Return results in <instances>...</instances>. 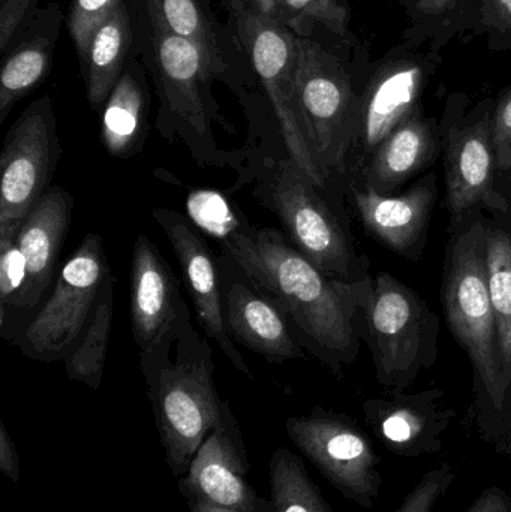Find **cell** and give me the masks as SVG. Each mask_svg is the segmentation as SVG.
I'll list each match as a JSON object with an SVG mask.
<instances>
[{"label": "cell", "instance_id": "1", "mask_svg": "<svg viewBox=\"0 0 511 512\" xmlns=\"http://www.w3.org/2000/svg\"><path fill=\"white\" fill-rule=\"evenodd\" d=\"M224 249L240 271L290 315L335 372L356 361L362 339L360 312L371 277L329 276L272 228H248Z\"/></svg>", "mask_w": 511, "mask_h": 512}, {"label": "cell", "instance_id": "2", "mask_svg": "<svg viewBox=\"0 0 511 512\" xmlns=\"http://www.w3.org/2000/svg\"><path fill=\"white\" fill-rule=\"evenodd\" d=\"M444 261V316L476 376L477 432L503 456L511 406L501 379L497 324L489 292L486 222L471 215L453 224Z\"/></svg>", "mask_w": 511, "mask_h": 512}, {"label": "cell", "instance_id": "3", "mask_svg": "<svg viewBox=\"0 0 511 512\" xmlns=\"http://www.w3.org/2000/svg\"><path fill=\"white\" fill-rule=\"evenodd\" d=\"M134 54L155 84L156 128L168 140L179 137L194 155H216L212 123L228 128L212 93L216 75L197 47L177 35L159 0H129Z\"/></svg>", "mask_w": 511, "mask_h": 512}, {"label": "cell", "instance_id": "4", "mask_svg": "<svg viewBox=\"0 0 511 512\" xmlns=\"http://www.w3.org/2000/svg\"><path fill=\"white\" fill-rule=\"evenodd\" d=\"M153 417L174 477H185L204 439L221 423L209 340L188 319L171 348L141 360Z\"/></svg>", "mask_w": 511, "mask_h": 512}, {"label": "cell", "instance_id": "5", "mask_svg": "<svg viewBox=\"0 0 511 512\" xmlns=\"http://www.w3.org/2000/svg\"><path fill=\"white\" fill-rule=\"evenodd\" d=\"M360 331L378 382L390 394L407 391L437 363L440 318L414 289L386 271L369 279Z\"/></svg>", "mask_w": 511, "mask_h": 512}, {"label": "cell", "instance_id": "6", "mask_svg": "<svg viewBox=\"0 0 511 512\" xmlns=\"http://www.w3.org/2000/svg\"><path fill=\"white\" fill-rule=\"evenodd\" d=\"M495 99L473 102L465 93H450L440 122L444 155L446 203L453 224L480 209L509 219L511 206L504 194L492 140Z\"/></svg>", "mask_w": 511, "mask_h": 512}, {"label": "cell", "instance_id": "7", "mask_svg": "<svg viewBox=\"0 0 511 512\" xmlns=\"http://www.w3.org/2000/svg\"><path fill=\"white\" fill-rule=\"evenodd\" d=\"M333 36H297V90L315 153L327 179L348 171L360 87Z\"/></svg>", "mask_w": 511, "mask_h": 512}, {"label": "cell", "instance_id": "8", "mask_svg": "<svg viewBox=\"0 0 511 512\" xmlns=\"http://www.w3.org/2000/svg\"><path fill=\"white\" fill-rule=\"evenodd\" d=\"M230 27L242 44L258 83L272 104L287 147L294 162L318 188L329 183L300 107L297 90V36L281 21L252 9L228 12Z\"/></svg>", "mask_w": 511, "mask_h": 512}, {"label": "cell", "instance_id": "9", "mask_svg": "<svg viewBox=\"0 0 511 512\" xmlns=\"http://www.w3.org/2000/svg\"><path fill=\"white\" fill-rule=\"evenodd\" d=\"M110 262L99 234L89 233L63 264L53 292L27 325L17 345L32 360H65L92 318Z\"/></svg>", "mask_w": 511, "mask_h": 512}, {"label": "cell", "instance_id": "10", "mask_svg": "<svg viewBox=\"0 0 511 512\" xmlns=\"http://www.w3.org/2000/svg\"><path fill=\"white\" fill-rule=\"evenodd\" d=\"M285 430L300 453L345 499L363 510L374 508L383 487V460L356 420L315 408L309 415L288 418Z\"/></svg>", "mask_w": 511, "mask_h": 512}, {"label": "cell", "instance_id": "11", "mask_svg": "<svg viewBox=\"0 0 511 512\" xmlns=\"http://www.w3.org/2000/svg\"><path fill=\"white\" fill-rule=\"evenodd\" d=\"M441 63V54L402 41L375 63L360 87L351 156L371 158L390 132L422 110V98Z\"/></svg>", "mask_w": 511, "mask_h": 512}, {"label": "cell", "instance_id": "12", "mask_svg": "<svg viewBox=\"0 0 511 512\" xmlns=\"http://www.w3.org/2000/svg\"><path fill=\"white\" fill-rule=\"evenodd\" d=\"M60 152L53 102L42 96L12 123L0 153V239L17 237L24 219L50 191Z\"/></svg>", "mask_w": 511, "mask_h": 512}, {"label": "cell", "instance_id": "13", "mask_svg": "<svg viewBox=\"0 0 511 512\" xmlns=\"http://www.w3.org/2000/svg\"><path fill=\"white\" fill-rule=\"evenodd\" d=\"M320 189L291 159L278 162L270 186L273 210L297 251L315 267L338 279H365L347 233Z\"/></svg>", "mask_w": 511, "mask_h": 512}, {"label": "cell", "instance_id": "14", "mask_svg": "<svg viewBox=\"0 0 511 512\" xmlns=\"http://www.w3.org/2000/svg\"><path fill=\"white\" fill-rule=\"evenodd\" d=\"M129 307L141 360L173 346L191 319L173 268L144 234H138L132 251Z\"/></svg>", "mask_w": 511, "mask_h": 512}, {"label": "cell", "instance_id": "15", "mask_svg": "<svg viewBox=\"0 0 511 512\" xmlns=\"http://www.w3.org/2000/svg\"><path fill=\"white\" fill-rule=\"evenodd\" d=\"M249 462L242 429L231 412L222 406L221 423L198 448L179 490L185 499H201L212 504L248 512H273L272 504L260 498L248 483Z\"/></svg>", "mask_w": 511, "mask_h": 512}, {"label": "cell", "instance_id": "16", "mask_svg": "<svg viewBox=\"0 0 511 512\" xmlns=\"http://www.w3.org/2000/svg\"><path fill=\"white\" fill-rule=\"evenodd\" d=\"M366 424L381 445L404 459L434 456L443 448L444 433L456 418L440 388L395 393L363 403Z\"/></svg>", "mask_w": 511, "mask_h": 512}, {"label": "cell", "instance_id": "17", "mask_svg": "<svg viewBox=\"0 0 511 512\" xmlns=\"http://www.w3.org/2000/svg\"><path fill=\"white\" fill-rule=\"evenodd\" d=\"M152 215L173 246L182 270L183 282L191 295L204 333L218 343L239 372L251 378V370L234 346L225 324L222 279L215 255L185 216L164 207L153 209Z\"/></svg>", "mask_w": 511, "mask_h": 512}, {"label": "cell", "instance_id": "18", "mask_svg": "<svg viewBox=\"0 0 511 512\" xmlns=\"http://www.w3.org/2000/svg\"><path fill=\"white\" fill-rule=\"evenodd\" d=\"M437 195L435 173L399 195L377 194L360 183L351 186V200L366 233L408 259L419 258L425 249Z\"/></svg>", "mask_w": 511, "mask_h": 512}, {"label": "cell", "instance_id": "19", "mask_svg": "<svg viewBox=\"0 0 511 512\" xmlns=\"http://www.w3.org/2000/svg\"><path fill=\"white\" fill-rule=\"evenodd\" d=\"M168 26L203 54L216 80L246 95L258 78L230 24H224L209 0H159Z\"/></svg>", "mask_w": 511, "mask_h": 512}, {"label": "cell", "instance_id": "20", "mask_svg": "<svg viewBox=\"0 0 511 512\" xmlns=\"http://www.w3.org/2000/svg\"><path fill=\"white\" fill-rule=\"evenodd\" d=\"M72 210L74 198L65 189L54 186L24 219L17 245L26 264V283L15 307L33 309L44 297L71 227Z\"/></svg>", "mask_w": 511, "mask_h": 512}, {"label": "cell", "instance_id": "21", "mask_svg": "<svg viewBox=\"0 0 511 512\" xmlns=\"http://www.w3.org/2000/svg\"><path fill=\"white\" fill-rule=\"evenodd\" d=\"M225 324L231 339L263 355L270 363L302 358V346L288 328L285 312L246 283L222 279Z\"/></svg>", "mask_w": 511, "mask_h": 512}, {"label": "cell", "instance_id": "22", "mask_svg": "<svg viewBox=\"0 0 511 512\" xmlns=\"http://www.w3.org/2000/svg\"><path fill=\"white\" fill-rule=\"evenodd\" d=\"M63 24L60 3L39 8L29 26L2 54L0 69V123L18 101L44 83L53 68L54 48Z\"/></svg>", "mask_w": 511, "mask_h": 512}, {"label": "cell", "instance_id": "23", "mask_svg": "<svg viewBox=\"0 0 511 512\" xmlns=\"http://www.w3.org/2000/svg\"><path fill=\"white\" fill-rule=\"evenodd\" d=\"M440 152V126L419 110L375 149L362 167L360 185L377 194L392 195L399 186L428 170Z\"/></svg>", "mask_w": 511, "mask_h": 512}, {"label": "cell", "instance_id": "24", "mask_svg": "<svg viewBox=\"0 0 511 512\" xmlns=\"http://www.w3.org/2000/svg\"><path fill=\"white\" fill-rule=\"evenodd\" d=\"M147 77L134 54L102 107L101 140L113 158H131L146 143L152 98Z\"/></svg>", "mask_w": 511, "mask_h": 512}, {"label": "cell", "instance_id": "25", "mask_svg": "<svg viewBox=\"0 0 511 512\" xmlns=\"http://www.w3.org/2000/svg\"><path fill=\"white\" fill-rule=\"evenodd\" d=\"M134 56V29L129 0L105 18L81 54V75L87 101L93 110H101Z\"/></svg>", "mask_w": 511, "mask_h": 512}, {"label": "cell", "instance_id": "26", "mask_svg": "<svg viewBox=\"0 0 511 512\" xmlns=\"http://www.w3.org/2000/svg\"><path fill=\"white\" fill-rule=\"evenodd\" d=\"M489 292L497 324L501 379L511 406V233L486 225ZM511 418V417H510Z\"/></svg>", "mask_w": 511, "mask_h": 512}, {"label": "cell", "instance_id": "27", "mask_svg": "<svg viewBox=\"0 0 511 512\" xmlns=\"http://www.w3.org/2000/svg\"><path fill=\"white\" fill-rule=\"evenodd\" d=\"M113 286L114 277L111 276L102 288L92 318L87 322L74 348L63 360L68 378L86 384L92 390L101 387L107 363L113 325Z\"/></svg>", "mask_w": 511, "mask_h": 512}, {"label": "cell", "instance_id": "28", "mask_svg": "<svg viewBox=\"0 0 511 512\" xmlns=\"http://www.w3.org/2000/svg\"><path fill=\"white\" fill-rule=\"evenodd\" d=\"M270 504L273 512H333L302 457L278 448L270 459Z\"/></svg>", "mask_w": 511, "mask_h": 512}, {"label": "cell", "instance_id": "29", "mask_svg": "<svg viewBox=\"0 0 511 512\" xmlns=\"http://www.w3.org/2000/svg\"><path fill=\"white\" fill-rule=\"evenodd\" d=\"M470 5L471 0H416L408 9L404 41L441 54L452 39L461 38Z\"/></svg>", "mask_w": 511, "mask_h": 512}, {"label": "cell", "instance_id": "30", "mask_svg": "<svg viewBox=\"0 0 511 512\" xmlns=\"http://www.w3.org/2000/svg\"><path fill=\"white\" fill-rule=\"evenodd\" d=\"M282 23L299 38L327 33L351 41V8L347 0H278Z\"/></svg>", "mask_w": 511, "mask_h": 512}, {"label": "cell", "instance_id": "31", "mask_svg": "<svg viewBox=\"0 0 511 512\" xmlns=\"http://www.w3.org/2000/svg\"><path fill=\"white\" fill-rule=\"evenodd\" d=\"M188 212L198 228L215 237L224 246L236 234L252 225L242 212L234 209L224 195L213 191H195L188 198Z\"/></svg>", "mask_w": 511, "mask_h": 512}, {"label": "cell", "instance_id": "32", "mask_svg": "<svg viewBox=\"0 0 511 512\" xmlns=\"http://www.w3.org/2000/svg\"><path fill=\"white\" fill-rule=\"evenodd\" d=\"M485 39L486 50H511V0H471L462 38Z\"/></svg>", "mask_w": 511, "mask_h": 512}, {"label": "cell", "instance_id": "33", "mask_svg": "<svg viewBox=\"0 0 511 512\" xmlns=\"http://www.w3.org/2000/svg\"><path fill=\"white\" fill-rule=\"evenodd\" d=\"M125 2L126 0H72L65 23L78 57L86 51L96 27Z\"/></svg>", "mask_w": 511, "mask_h": 512}, {"label": "cell", "instance_id": "34", "mask_svg": "<svg viewBox=\"0 0 511 512\" xmlns=\"http://www.w3.org/2000/svg\"><path fill=\"white\" fill-rule=\"evenodd\" d=\"M453 481L455 472L452 466L441 463L420 478L419 483L408 492L395 512H434Z\"/></svg>", "mask_w": 511, "mask_h": 512}, {"label": "cell", "instance_id": "35", "mask_svg": "<svg viewBox=\"0 0 511 512\" xmlns=\"http://www.w3.org/2000/svg\"><path fill=\"white\" fill-rule=\"evenodd\" d=\"M26 283V264L17 245V237L0 239V304L2 325H5L6 307L17 306L21 289Z\"/></svg>", "mask_w": 511, "mask_h": 512}, {"label": "cell", "instance_id": "36", "mask_svg": "<svg viewBox=\"0 0 511 512\" xmlns=\"http://www.w3.org/2000/svg\"><path fill=\"white\" fill-rule=\"evenodd\" d=\"M492 140L501 179L511 174V83L495 99L492 111Z\"/></svg>", "mask_w": 511, "mask_h": 512}, {"label": "cell", "instance_id": "37", "mask_svg": "<svg viewBox=\"0 0 511 512\" xmlns=\"http://www.w3.org/2000/svg\"><path fill=\"white\" fill-rule=\"evenodd\" d=\"M41 0H2L0 5V54L29 26Z\"/></svg>", "mask_w": 511, "mask_h": 512}, {"label": "cell", "instance_id": "38", "mask_svg": "<svg viewBox=\"0 0 511 512\" xmlns=\"http://www.w3.org/2000/svg\"><path fill=\"white\" fill-rule=\"evenodd\" d=\"M0 471L12 483L20 481V459H18L17 448L3 421H0Z\"/></svg>", "mask_w": 511, "mask_h": 512}, {"label": "cell", "instance_id": "39", "mask_svg": "<svg viewBox=\"0 0 511 512\" xmlns=\"http://www.w3.org/2000/svg\"><path fill=\"white\" fill-rule=\"evenodd\" d=\"M465 512H511V496L501 487H486Z\"/></svg>", "mask_w": 511, "mask_h": 512}, {"label": "cell", "instance_id": "40", "mask_svg": "<svg viewBox=\"0 0 511 512\" xmlns=\"http://www.w3.org/2000/svg\"><path fill=\"white\" fill-rule=\"evenodd\" d=\"M222 5L227 9V12L252 9V11L260 12V14L282 23L281 8H279L278 0H222Z\"/></svg>", "mask_w": 511, "mask_h": 512}, {"label": "cell", "instance_id": "41", "mask_svg": "<svg viewBox=\"0 0 511 512\" xmlns=\"http://www.w3.org/2000/svg\"><path fill=\"white\" fill-rule=\"evenodd\" d=\"M186 504H188L189 512H248L201 501V499H186Z\"/></svg>", "mask_w": 511, "mask_h": 512}, {"label": "cell", "instance_id": "42", "mask_svg": "<svg viewBox=\"0 0 511 512\" xmlns=\"http://www.w3.org/2000/svg\"><path fill=\"white\" fill-rule=\"evenodd\" d=\"M503 456L507 457V459H509L511 462V418H510L509 430H507L506 445H504Z\"/></svg>", "mask_w": 511, "mask_h": 512}, {"label": "cell", "instance_id": "43", "mask_svg": "<svg viewBox=\"0 0 511 512\" xmlns=\"http://www.w3.org/2000/svg\"><path fill=\"white\" fill-rule=\"evenodd\" d=\"M414 2H416V0H404L405 6H407V9H410V6L413 5Z\"/></svg>", "mask_w": 511, "mask_h": 512}]
</instances>
